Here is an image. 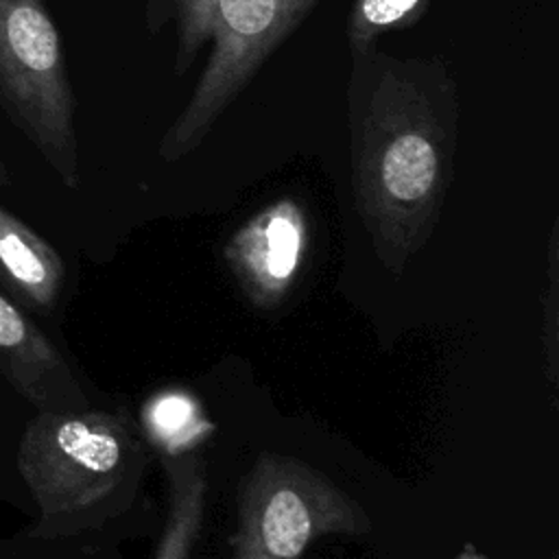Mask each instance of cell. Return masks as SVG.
I'll use <instances>...</instances> for the list:
<instances>
[{
    "instance_id": "6da1fadb",
    "label": "cell",
    "mask_w": 559,
    "mask_h": 559,
    "mask_svg": "<svg viewBox=\"0 0 559 559\" xmlns=\"http://www.w3.org/2000/svg\"><path fill=\"white\" fill-rule=\"evenodd\" d=\"M349 164L378 255L404 264L432 234L454 173L459 92L439 57L352 50Z\"/></svg>"
},
{
    "instance_id": "7a4b0ae2",
    "label": "cell",
    "mask_w": 559,
    "mask_h": 559,
    "mask_svg": "<svg viewBox=\"0 0 559 559\" xmlns=\"http://www.w3.org/2000/svg\"><path fill=\"white\" fill-rule=\"evenodd\" d=\"M146 450L127 413L37 411L17 445V469L37 507L31 537L96 531L138 498Z\"/></svg>"
},
{
    "instance_id": "3957f363",
    "label": "cell",
    "mask_w": 559,
    "mask_h": 559,
    "mask_svg": "<svg viewBox=\"0 0 559 559\" xmlns=\"http://www.w3.org/2000/svg\"><path fill=\"white\" fill-rule=\"evenodd\" d=\"M317 4L319 0H148L151 33L175 24L177 74H186L210 44L197 87L162 135L157 155L179 162L192 153Z\"/></svg>"
},
{
    "instance_id": "277c9868",
    "label": "cell",
    "mask_w": 559,
    "mask_h": 559,
    "mask_svg": "<svg viewBox=\"0 0 559 559\" xmlns=\"http://www.w3.org/2000/svg\"><path fill=\"white\" fill-rule=\"evenodd\" d=\"M0 111L68 186H79L76 98L44 0H0Z\"/></svg>"
},
{
    "instance_id": "5b68a950",
    "label": "cell",
    "mask_w": 559,
    "mask_h": 559,
    "mask_svg": "<svg viewBox=\"0 0 559 559\" xmlns=\"http://www.w3.org/2000/svg\"><path fill=\"white\" fill-rule=\"evenodd\" d=\"M369 528L358 502L319 469L286 454H262L238 487L231 559H299L321 535Z\"/></svg>"
},
{
    "instance_id": "8992f818",
    "label": "cell",
    "mask_w": 559,
    "mask_h": 559,
    "mask_svg": "<svg viewBox=\"0 0 559 559\" xmlns=\"http://www.w3.org/2000/svg\"><path fill=\"white\" fill-rule=\"evenodd\" d=\"M308 221L301 205L280 199L249 218L225 247V258L255 306L277 304L301 264Z\"/></svg>"
},
{
    "instance_id": "52a82bcc",
    "label": "cell",
    "mask_w": 559,
    "mask_h": 559,
    "mask_svg": "<svg viewBox=\"0 0 559 559\" xmlns=\"http://www.w3.org/2000/svg\"><path fill=\"white\" fill-rule=\"evenodd\" d=\"M0 371L35 411H81L90 400L55 343L0 290Z\"/></svg>"
},
{
    "instance_id": "ba28073f",
    "label": "cell",
    "mask_w": 559,
    "mask_h": 559,
    "mask_svg": "<svg viewBox=\"0 0 559 559\" xmlns=\"http://www.w3.org/2000/svg\"><path fill=\"white\" fill-rule=\"evenodd\" d=\"M63 280L66 266L57 249L0 205V286L11 299L41 314L52 312Z\"/></svg>"
},
{
    "instance_id": "9c48e42d",
    "label": "cell",
    "mask_w": 559,
    "mask_h": 559,
    "mask_svg": "<svg viewBox=\"0 0 559 559\" xmlns=\"http://www.w3.org/2000/svg\"><path fill=\"white\" fill-rule=\"evenodd\" d=\"M168 474V518L157 542L155 559H190L197 542L203 502L205 474L201 461L190 454H173L166 461Z\"/></svg>"
},
{
    "instance_id": "30bf717a",
    "label": "cell",
    "mask_w": 559,
    "mask_h": 559,
    "mask_svg": "<svg viewBox=\"0 0 559 559\" xmlns=\"http://www.w3.org/2000/svg\"><path fill=\"white\" fill-rule=\"evenodd\" d=\"M430 0H354L347 13L352 50L373 48L380 37L404 31L421 20Z\"/></svg>"
},
{
    "instance_id": "8fae6325",
    "label": "cell",
    "mask_w": 559,
    "mask_h": 559,
    "mask_svg": "<svg viewBox=\"0 0 559 559\" xmlns=\"http://www.w3.org/2000/svg\"><path fill=\"white\" fill-rule=\"evenodd\" d=\"M146 428L153 439L175 454V448H183L194 437L207 432V424L201 419L194 402L183 393H164L146 406Z\"/></svg>"
},
{
    "instance_id": "7c38bea8",
    "label": "cell",
    "mask_w": 559,
    "mask_h": 559,
    "mask_svg": "<svg viewBox=\"0 0 559 559\" xmlns=\"http://www.w3.org/2000/svg\"><path fill=\"white\" fill-rule=\"evenodd\" d=\"M0 183H2V186L9 183V173H7V168L2 166V162H0Z\"/></svg>"
}]
</instances>
